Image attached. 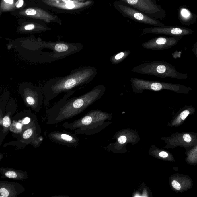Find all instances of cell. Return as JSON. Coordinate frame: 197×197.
Masks as SVG:
<instances>
[{"mask_svg":"<svg viewBox=\"0 0 197 197\" xmlns=\"http://www.w3.org/2000/svg\"><path fill=\"white\" fill-rule=\"evenodd\" d=\"M29 109L20 112L12 118L10 131L18 138L21 134L38 122L36 115Z\"/></svg>","mask_w":197,"mask_h":197,"instance_id":"9c48e42d","label":"cell"},{"mask_svg":"<svg viewBox=\"0 0 197 197\" xmlns=\"http://www.w3.org/2000/svg\"><path fill=\"white\" fill-rule=\"evenodd\" d=\"M183 139L187 143H190L192 140L191 136L188 134H186L183 136Z\"/></svg>","mask_w":197,"mask_h":197,"instance_id":"7402d4cb","label":"cell"},{"mask_svg":"<svg viewBox=\"0 0 197 197\" xmlns=\"http://www.w3.org/2000/svg\"><path fill=\"white\" fill-rule=\"evenodd\" d=\"M17 109V106L16 101L13 98H11L7 102L5 113L1 122H0L1 127L0 132L1 145L10 131L13 116L16 112Z\"/></svg>","mask_w":197,"mask_h":197,"instance_id":"4fadbf2b","label":"cell"},{"mask_svg":"<svg viewBox=\"0 0 197 197\" xmlns=\"http://www.w3.org/2000/svg\"><path fill=\"white\" fill-rule=\"evenodd\" d=\"M48 136L54 143L69 147L77 146L79 142L78 139L76 136L66 131H53L48 134Z\"/></svg>","mask_w":197,"mask_h":197,"instance_id":"5bb4252c","label":"cell"},{"mask_svg":"<svg viewBox=\"0 0 197 197\" xmlns=\"http://www.w3.org/2000/svg\"><path fill=\"white\" fill-rule=\"evenodd\" d=\"M193 30L189 28L179 26H163L161 27H147L143 30V33L164 34L171 36L183 37L192 34Z\"/></svg>","mask_w":197,"mask_h":197,"instance_id":"30bf717a","label":"cell"},{"mask_svg":"<svg viewBox=\"0 0 197 197\" xmlns=\"http://www.w3.org/2000/svg\"><path fill=\"white\" fill-rule=\"evenodd\" d=\"M63 1H64V3H67L68 2H69L71 1V0H62Z\"/></svg>","mask_w":197,"mask_h":197,"instance_id":"4dcf8cb0","label":"cell"},{"mask_svg":"<svg viewBox=\"0 0 197 197\" xmlns=\"http://www.w3.org/2000/svg\"><path fill=\"white\" fill-rule=\"evenodd\" d=\"M111 116V114L101 110H95L89 112L83 118L71 122H65L62 124V126L65 129L75 130V134L85 133L89 126L93 123L108 119Z\"/></svg>","mask_w":197,"mask_h":197,"instance_id":"8992f818","label":"cell"},{"mask_svg":"<svg viewBox=\"0 0 197 197\" xmlns=\"http://www.w3.org/2000/svg\"><path fill=\"white\" fill-rule=\"evenodd\" d=\"M24 1L23 0H19L16 3V6L17 8H19L23 5Z\"/></svg>","mask_w":197,"mask_h":197,"instance_id":"4316f807","label":"cell"},{"mask_svg":"<svg viewBox=\"0 0 197 197\" xmlns=\"http://www.w3.org/2000/svg\"><path fill=\"white\" fill-rule=\"evenodd\" d=\"M4 1L10 4H13V0H4Z\"/></svg>","mask_w":197,"mask_h":197,"instance_id":"f546056e","label":"cell"},{"mask_svg":"<svg viewBox=\"0 0 197 197\" xmlns=\"http://www.w3.org/2000/svg\"><path fill=\"white\" fill-rule=\"evenodd\" d=\"M0 173L2 175L1 178H7L17 180H26L29 178L27 172L20 169L2 167L0 168Z\"/></svg>","mask_w":197,"mask_h":197,"instance_id":"e0dca14e","label":"cell"},{"mask_svg":"<svg viewBox=\"0 0 197 197\" xmlns=\"http://www.w3.org/2000/svg\"><path fill=\"white\" fill-rule=\"evenodd\" d=\"M178 19L180 23L185 26L193 25L196 21L197 15L191 12L186 6L183 5L178 11Z\"/></svg>","mask_w":197,"mask_h":197,"instance_id":"2e32d148","label":"cell"},{"mask_svg":"<svg viewBox=\"0 0 197 197\" xmlns=\"http://www.w3.org/2000/svg\"><path fill=\"white\" fill-rule=\"evenodd\" d=\"M104 85H98L82 96L70 98L76 92L71 90L65 93L62 98L49 109L46 114L47 124L52 125L63 122L81 113L101 98L106 91Z\"/></svg>","mask_w":197,"mask_h":197,"instance_id":"6da1fadb","label":"cell"},{"mask_svg":"<svg viewBox=\"0 0 197 197\" xmlns=\"http://www.w3.org/2000/svg\"><path fill=\"white\" fill-rule=\"evenodd\" d=\"M182 38L181 36L156 37L144 42L142 46L149 50H166L176 45Z\"/></svg>","mask_w":197,"mask_h":197,"instance_id":"7c38bea8","label":"cell"},{"mask_svg":"<svg viewBox=\"0 0 197 197\" xmlns=\"http://www.w3.org/2000/svg\"><path fill=\"white\" fill-rule=\"evenodd\" d=\"M9 96V93L7 91L1 97L0 105V122H1L5 113L7 100Z\"/></svg>","mask_w":197,"mask_h":197,"instance_id":"d6986e66","label":"cell"},{"mask_svg":"<svg viewBox=\"0 0 197 197\" xmlns=\"http://www.w3.org/2000/svg\"><path fill=\"white\" fill-rule=\"evenodd\" d=\"M22 184L9 181H0L1 197H17L24 192Z\"/></svg>","mask_w":197,"mask_h":197,"instance_id":"9a60e30c","label":"cell"},{"mask_svg":"<svg viewBox=\"0 0 197 197\" xmlns=\"http://www.w3.org/2000/svg\"><path fill=\"white\" fill-rule=\"evenodd\" d=\"M192 51L196 57L197 58V42L194 44L192 48Z\"/></svg>","mask_w":197,"mask_h":197,"instance_id":"484cf974","label":"cell"},{"mask_svg":"<svg viewBox=\"0 0 197 197\" xmlns=\"http://www.w3.org/2000/svg\"><path fill=\"white\" fill-rule=\"evenodd\" d=\"M130 81L132 91L136 94H142L145 90L159 91L167 90L177 93L187 94L192 90L191 87L181 84L145 80L136 78H130Z\"/></svg>","mask_w":197,"mask_h":197,"instance_id":"277c9868","label":"cell"},{"mask_svg":"<svg viewBox=\"0 0 197 197\" xmlns=\"http://www.w3.org/2000/svg\"><path fill=\"white\" fill-rule=\"evenodd\" d=\"M134 73L153 75L165 79L171 78L186 79L189 78L188 74L178 72L176 67L168 62L161 61H154L144 62L134 67L131 70Z\"/></svg>","mask_w":197,"mask_h":197,"instance_id":"3957f363","label":"cell"},{"mask_svg":"<svg viewBox=\"0 0 197 197\" xmlns=\"http://www.w3.org/2000/svg\"><path fill=\"white\" fill-rule=\"evenodd\" d=\"M41 130L39 122L24 131L17 138L16 141L9 142L4 144V147L12 145L18 148L24 149L26 146L31 144L35 138L40 135Z\"/></svg>","mask_w":197,"mask_h":197,"instance_id":"8fae6325","label":"cell"},{"mask_svg":"<svg viewBox=\"0 0 197 197\" xmlns=\"http://www.w3.org/2000/svg\"><path fill=\"white\" fill-rule=\"evenodd\" d=\"M44 138L41 135H39L35 138L33 141L32 142L30 145H32L34 148H38L40 145L43 142Z\"/></svg>","mask_w":197,"mask_h":197,"instance_id":"ffe728a7","label":"cell"},{"mask_svg":"<svg viewBox=\"0 0 197 197\" xmlns=\"http://www.w3.org/2000/svg\"><path fill=\"white\" fill-rule=\"evenodd\" d=\"M18 89L26 106L35 112L40 111L44 101L42 89L31 83L23 82L20 84Z\"/></svg>","mask_w":197,"mask_h":197,"instance_id":"5b68a950","label":"cell"},{"mask_svg":"<svg viewBox=\"0 0 197 197\" xmlns=\"http://www.w3.org/2000/svg\"><path fill=\"white\" fill-rule=\"evenodd\" d=\"M65 6L67 8L69 9H71L75 7V5H74V2L71 1H70L66 3Z\"/></svg>","mask_w":197,"mask_h":197,"instance_id":"d4e9b609","label":"cell"},{"mask_svg":"<svg viewBox=\"0 0 197 197\" xmlns=\"http://www.w3.org/2000/svg\"><path fill=\"white\" fill-rule=\"evenodd\" d=\"M159 156L163 158H166L168 157V154L166 152H161L159 153Z\"/></svg>","mask_w":197,"mask_h":197,"instance_id":"f1b7e54d","label":"cell"},{"mask_svg":"<svg viewBox=\"0 0 197 197\" xmlns=\"http://www.w3.org/2000/svg\"><path fill=\"white\" fill-rule=\"evenodd\" d=\"M172 185L174 188L177 190H179L181 188V186L179 183L176 180H173L172 182Z\"/></svg>","mask_w":197,"mask_h":197,"instance_id":"44dd1931","label":"cell"},{"mask_svg":"<svg viewBox=\"0 0 197 197\" xmlns=\"http://www.w3.org/2000/svg\"><path fill=\"white\" fill-rule=\"evenodd\" d=\"M26 13L27 15H36V12L34 9H29L26 10Z\"/></svg>","mask_w":197,"mask_h":197,"instance_id":"603a6c76","label":"cell"},{"mask_svg":"<svg viewBox=\"0 0 197 197\" xmlns=\"http://www.w3.org/2000/svg\"><path fill=\"white\" fill-rule=\"evenodd\" d=\"M34 27L35 26L33 24H31L26 25L25 27V29L26 30H31L34 29Z\"/></svg>","mask_w":197,"mask_h":197,"instance_id":"83f0119b","label":"cell"},{"mask_svg":"<svg viewBox=\"0 0 197 197\" xmlns=\"http://www.w3.org/2000/svg\"><path fill=\"white\" fill-rule=\"evenodd\" d=\"M97 69L87 66L74 69L66 76L55 77L48 81L42 87L44 104L48 109L51 100L61 93H67L77 86L88 84L95 78Z\"/></svg>","mask_w":197,"mask_h":197,"instance_id":"7a4b0ae2","label":"cell"},{"mask_svg":"<svg viewBox=\"0 0 197 197\" xmlns=\"http://www.w3.org/2000/svg\"><path fill=\"white\" fill-rule=\"evenodd\" d=\"M127 141L126 137L124 136H120L118 139V142L121 144H123L125 143Z\"/></svg>","mask_w":197,"mask_h":197,"instance_id":"cb8c5ba5","label":"cell"},{"mask_svg":"<svg viewBox=\"0 0 197 197\" xmlns=\"http://www.w3.org/2000/svg\"><path fill=\"white\" fill-rule=\"evenodd\" d=\"M131 51L130 50L124 51L119 52V53L114 55L110 57V62H111L112 64H114V65L119 64L124 61L131 54Z\"/></svg>","mask_w":197,"mask_h":197,"instance_id":"ac0fdd59","label":"cell"},{"mask_svg":"<svg viewBox=\"0 0 197 197\" xmlns=\"http://www.w3.org/2000/svg\"><path fill=\"white\" fill-rule=\"evenodd\" d=\"M114 6L122 16L130 19L135 22L155 27L165 26L163 23L161 22L159 20L150 17L123 2L117 0L114 3Z\"/></svg>","mask_w":197,"mask_h":197,"instance_id":"52a82bcc","label":"cell"},{"mask_svg":"<svg viewBox=\"0 0 197 197\" xmlns=\"http://www.w3.org/2000/svg\"><path fill=\"white\" fill-rule=\"evenodd\" d=\"M157 19H165L166 12L156 0H118Z\"/></svg>","mask_w":197,"mask_h":197,"instance_id":"ba28073f","label":"cell"}]
</instances>
